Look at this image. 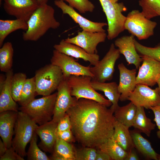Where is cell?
I'll list each match as a JSON object with an SVG mask.
<instances>
[{
	"instance_id": "obj_11",
	"label": "cell",
	"mask_w": 160,
	"mask_h": 160,
	"mask_svg": "<svg viewBox=\"0 0 160 160\" xmlns=\"http://www.w3.org/2000/svg\"><path fill=\"white\" fill-rule=\"evenodd\" d=\"M127 100L137 107H143L147 109L151 107L160 105L159 88L153 89L145 85L137 84Z\"/></svg>"
},
{
	"instance_id": "obj_18",
	"label": "cell",
	"mask_w": 160,
	"mask_h": 160,
	"mask_svg": "<svg viewBox=\"0 0 160 160\" xmlns=\"http://www.w3.org/2000/svg\"><path fill=\"white\" fill-rule=\"evenodd\" d=\"M119 72V81L118 90L121 95V101L127 100L130 94L134 90L136 83V69L130 70L121 63L118 65Z\"/></svg>"
},
{
	"instance_id": "obj_17",
	"label": "cell",
	"mask_w": 160,
	"mask_h": 160,
	"mask_svg": "<svg viewBox=\"0 0 160 160\" xmlns=\"http://www.w3.org/2000/svg\"><path fill=\"white\" fill-rule=\"evenodd\" d=\"M134 36H124L116 39L115 46L118 48L120 54L124 55L129 64H133L138 69L142 62L143 58L137 53L135 44Z\"/></svg>"
},
{
	"instance_id": "obj_24",
	"label": "cell",
	"mask_w": 160,
	"mask_h": 160,
	"mask_svg": "<svg viewBox=\"0 0 160 160\" xmlns=\"http://www.w3.org/2000/svg\"><path fill=\"white\" fill-rule=\"evenodd\" d=\"M134 147L145 158L148 159L158 160V154L153 148L151 143L143 137L137 130L130 132Z\"/></svg>"
},
{
	"instance_id": "obj_44",
	"label": "cell",
	"mask_w": 160,
	"mask_h": 160,
	"mask_svg": "<svg viewBox=\"0 0 160 160\" xmlns=\"http://www.w3.org/2000/svg\"><path fill=\"white\" fill-rule=\"evenodd\" d=\"M133 149H132L128 153V154L124 160H139L140 159Z\"/></svg>"
},
{
	"instance_id": "obj_10",
	"label": "cell",
	"mask_w": 160,
	"mask_h": 160,
	"mask_svg": "<svg viewBox=\"0 0 160 160\" xmlns=\"http://www.w3.org/2000/svg\"><path fill=\"white\" fill-rule=\"evenodd\" d=\"M120 53L114 44H111L109 49L102 59L97 64L91 67L93 79L101 82L111 80L115 71V65L119 58Z\"/></svg>"
},
{
	"instance_id": "obj_21",
	"label": "cell",
	"mask_w": 160,
	"mask_h": 160,
	"mask_svg": "<svg viewBox=\"0 0 160 160\" xmlns=\"http://www.w3.org/2000/svg\"><path fill=\"white\" fill-rule=\"evenodd\" d=\"M17 112L7 111L0 113V136L7 148L12 146Z\"/></svg>"
},
{
	"instance_id": "obj_30",
	"label": "cell",
	"mask_w": 160,
	"mask_h": 160,
	"mask_svg": "<svg viewBox=\"0 0 160 160\" xmlns=\"http://www.w3.org/2000/svg\"><path fill=\"white\" fill-rule=\"evenodd\" d=\"M14 49L10 42L4 43L0 49V69L1 71L7 73L12 69L13 63Z\"/></svg>"
},
{
	"instance_id": "obj_13",
	"label": "cell",
	"mask_w": 160,
	"mask_h": 160,
	"mask_svg": "<svg viewBox=\"0 0 160 160\" xmlns=\"http://www.w3.org/2000/svg\"><path fill=\"white\" fill-rule=\"evenodd\" d=\"M4 9L8 15L27 22L40 5L36 0H3Z\"/></svg>"
},
{
	"instance_id": "obj_3",
	"label": "cell",
	"mask_w": 160,
	"mask_h": 160,
	"mask_svg": "<svg viewBox=\"0 0 160 160\" xmlns=\"http://www.w3.org/2000/svg\"><path fill=\"white\" fill-rule=\"evenodd\" d=\"M38 126L27 114L17 112L12 146L20 156H25L26 146L30 142Z\"/></svg>"
},
{
	"instance_id": "obj_37",
	"label": "cell",
	"mask_w": 160,
	"mask_h": 160,
	"mask_svg": "<svg viewBox=\"0 0 160 160\" xmlns=\"http://www.w3.org/2000/svg\"><path fill=\"white\" fill-rule=\"evenodd\" d=\"M62 0L68 2L69 5L75 8L81 13H85L87 12H92L95 8L94 5L89 0Z\"/></svg>"
},
{
	"instance_id": "obj_35",
	"label": "cell",
	"mask_w": 160,
	"mask_h": 160,
	"mask_svg": "<svg viewBox=\"0 0 160 160\" xmlns=\"http://www.w3.org/2000/svg\"><path fill=\"white\" fill-rule=\"evenodd\" d=\"M37 135L35 132L30 142V145L27 155L28 160H50L45 153L43 152L37 145Z\"/></svg>"
},
{
	"instance_id": "obj_7",
	"label": "cell",
	"mask_w": 160,
	"mask_h": 160,
	"mask_svg": "<svg viewBox=\"0 0 160 160\" xmlns=\"http://www.w3.org/2000/svg\"><path fill=\"white\" fill-rule=\"evenodd\" d=\"M92 78L86 76L71 75L67 80L71 88V95L77 100L84 98L95 101L107 107L111 102L97 92L91 85Z\"/></svg>"
},
{
	"instance_id": "obj_34",
	"label": "cell",
	"mask_w": 160,
	"mask_h": 160,
	"mask_svg": "<svg viewBox=\"0 0 160 160\" xmlns=\"http://www.w3.org/2000/svg\"><path fill=\"white\" fill-rule=\"evenodd\" d=\"M27 78L23 73H17L14 74L11 83L12 95L13 100L18 102L19 100L22 90Z\"/></svg>"
},
{
	"instance_id": "obj_45",
	"label": "cell",
	"mask_w": 160,
	"mask_h": 160,
	"mask_svg": "<svg viewBox=\"0 0 160 160\" xmlns=\"http://www.w3.org/2000/svg\"><path fill=\"white\" fill-rule=\"evenodd\" d=\"M7 149L3 141L0 140V157L3 156Z\"/></svg>"
},
{
	"instance_id": "obj_25",
	"label": "cell",
	"mask_w": 160,
	"mask_h": 160,
	"mask_svg": "<svg viewBox=\"0 0 160 160\" xmlns=\"http://www.w3.org/2000/svg\"><path fill=\"white\" fill-rule=\"evenodd\" d=\"M129 128L116 120L113 137L116 142L125 151L129 152L134 145Z\"/></svg>"
},
{
	"instance_id": "obj_15",
	"label": "cell",
	"mask_w": 160,
	"mask_h": 160,
	"mask_svg": "<svg viewBox=\"0 0 160 160\" xmlns=\"http://www.w3.org/2000/svg\"><path fill=\"white\" fill-rule=\"evenodd\" d=\"M142 64L139 68L136 76V84L152 87L156 83L160 75V62L151 57L141 56Z\"/></svg>"
},
{
	"instance_id": "obj_16",
	"label": "cell",
	"mask_w": 160,
	"mask_h": 160,
	"mask_svg": "<svg viewBox=\"0 0 160 160\" xmlns=\"http://www.w3.org/2000/svg\"><path fill=\"white\" fill-rule=\"evenodd\" d=\"M54 2L61 9L63 14L68 15L83 30L92 32H105L103 27L108 25L106 23L94 22L86 18L62 0H55Z\"/></svg>"
},
{
	"instance_id": "obj_6",
	"label": "cell",
	"mask_w": 160,
	"mask_h": 160,
	"mask_svg": "<svg viewBox=\"0 0 160 160\" xmlns=\"http://www.w3.org/2000/svg\"><path fill=\"white\" fill-rule=\"evenodd\" d=\"M106 16L108 28L107 37L112 40L124 30L127 17L122 12L127 10L122 3H118L114 0H99Z\"/></svg>"
},
{
	"instance_id": "obj_8",
	"label": "cell",
	"mask_w": 160,
	"mask_h": 160,
	"mask_svg": "<svg viewBox=\"0 0 160 160\" xmlns=\"http://www.w3.org/2000/svg\"><path fill=\"white\" fill-rule=\"evenodd\" d=\"M125 22V30L140 40L145 39L153 35L157 25L156 22L146 18L142 12L134 10L128 14Z\"/></svg>"
},
{
	"instance_id": "obj_48",
	"label": "cell",
	"mask_w": 160,
	"mask_h": 160,
	"mask_svg": "<svg viewBox=\"0 0 160 160\" xmlns=\"http://www.w3.org/2000/svg\"><path fill=\"white\" fill-rule=\"evenodd\" d=\"M156 83L157 84L158 86V88L159 90V94L160 95V75L158 78L157 81Z\"/></svg>"
},
{
	"instance_id": "obj_1",
	"label": "cell",
	"mask_w": 160,
	"mask_h": 160,
	"mask_svg": "<svg viewBox=\"0 0 160 160\" xmlns=\"http://www.w3.org/2000/svg\"><path fill=\"white\" fill-rule=\"evenodd\" d=\"M66 113L76 140L84 147L98 149L113 136L116 120L110 108L103 105L80 98Z\"/></svg>"
},
{
	"instance_id": "obj_36",
	"label": "cell",
	"mask_w": 160,
	"mask_h": 160,
	"mask_svg": "<svg viewBox=\"0 0 160 160\" xmlns=\"http://www.w3.org/2000/svg\"><path fill=\"white\" fill-rule=\"evenodd\" d=\"M135 44L137 52L141 56L149 57L160 62V44L154 47H148L141 44L135 39Z\"/></svg>"
},
{
	"instance_id": "obj_29",
	"label": "cell",
	"mask_w": 160,
	"mask_h": 160,
	"mask_svg": "<svg viewBox=\"0 0 160 160\" xmlns=\"http://www.w3.org/2000/svg\"><path fill=\"white\" fill-rule=\"evenodd\" d=\"M98 149L108 154L112 160H124L128 154V152L116 142L113 136Z\"/></svg>"
},
{
	"instance_id": "obj_31",
	"label": "cell",
	"mask_w": 160,
	"mask_h": 160,
	"mask_svg": "<svg viewBox=\"0 0 160 160\" xmlns=\"http://www.w3.org/2000/svg\"><path fill=\"white\" fill-rule=\"evenodd\" d=\"M37 95L34 76L27 79L17 102L20 106H24L35 98Z\"/></svg>"
},
{
	"instance_id": "obj_22",
	"label": "cell",
	"mask_w": 160,
	"mask_h": 160,
	"mask_svg": "<svg viewBox=\"0 0 160 160\" xmlns=\"http://www.w3.org/2000/svg\"><path fill=\"white\" fill-rule=\"evenodd\" d=\"M14 75L12 69L6 74V81L0 90V113L7 111L18 112V106L13 99L11 92V83Z\"/></svg>"
},
{
	"instance_id": "obj_41",
	"label": "cell",
	"mask_w": 160,
	"mask_h": 160,
	"mask_svg": "<svg viewBox=\"0 0 160 160\" xmlns=\"http://www.w3.org/2000/svg\"><path fill=\"white\" fill-rule=\"evenodd\" d=\"M56 136L57 138L70 143L76 140L71 129L56 132Z\"/></svg>"
},
{
	"instance_id": "obj_43",
	"label": "cell",
	"mask_w": 160,
	"mask_h": 160,
	"mask_svg": "<svg viewBox=\"0 0 160 160\" xmlns=\"http://www.w3.org/2000/svg\"><path fill=\"white\" fill-rule=\"evenodd\" d=\"M95 160H112V159L106 153L99 149H97Z\"/></svg>"
},
{
	"instance_id": "obj_39",
	"label": "cell",
	"mask_w": 160,
	"mask_h": 160,
	"mask_svg": "<svg viewBox=\"0 0 160 160\" xmlns=\"http://www.w3.org/2000/svg\"><path fill=\"white\" fill-rule=\"evenodd\" d=\"M71 123L69 115L66 113L57 123L56 132H61L71 129Z\"/></svg>"
},
{
	"instance_id": "obj_32",
	"label": "cell",
	"mask_w": 160,
	"mask_h": 160,
	"mask_svg": "<svg viewBox=\"0 0 160 160\" xmlns=\"http://www.w3.org/2000/svg\"><path fill=\"white\" fill-rule=\"evenodd\" d=\"M76 151L71 143L57 137L53 152L61 156L65 160H76Z\"/></svg>"
},
{
	"instance_id": "obj_9",
	"label": "cell",
	"mask_w": 160,
	"mask_h": 160,
	"mask_svg": "<svg viewBox=\"0 0 160 160\" xmlns=\"http://www.w3.org/2000/svg\"><path fill=\"white\" fill-rule=\"evenodd\" d=\"M72 57L54 49L50 59L51 63L58 67L61 70L64 79H68L71 75L86 76L93 78L89 66L80 64Z\"/></svg>"
},
{
	"instance_id": "obj_4",
	"label": "cell",
	"mask_w": 160,
	"mask_h": 160,
	"mask_svg": "<svg viewBox=\"0 0 160 160\" xmlns=\"http://www.w3.org/2000/svg\"><path fill=\"white\" fill-rule=\"evenodd\" d=\"M57 92L49 95L34 98L28 104L19 108L18 110L27 114L39 125L52 119Z\"/></svg>"
},
{
	"instance_id": "obj_46",
	"label": "cell",
	"mask_w": 160,
	"mask_h": 160,
	"mask_svg": "<svg viewBox=\"0 0 160 160\" xmlns=\"http://www.w3.org/2000/svg\"><path fill=\"white\" fill-rule=\"evenodd\" d=\"M6 76L4 75L1 74L0 75V90L3 88L5 83Z\"/></svg>"
},
{
	"instance_id": "obj_38",
	"label": "cell",
	"mask_w": 160,
	"mask_h": 160,
	"mask_svg": "<svg viewBox=\"0 0 160 160\" xmlns=\"http://www.w3.org/2000/svg\"><path fill=\"white\" fill-rule=\"evenodd\" d=\"M97 151L95 148L84 147L76 151V160H95Z\"/></svg>"
},
{
	"instance_id": "obj_14",
	"label": "cell",
	"mask_w": 160,
	"mask_h": 160,
	"mask_svg": "<svg viewBox=\"0 0 160 160\" xmlns=\"http://www.w3.org/2000/svg\"><path fill=\"white\" fill-rule=\"evenodd\" d=\"M107 37L105 32H92L82 30L79 32L76 36L64 40L80 47L88 53L94 54L97 53V45L104 42Z\"/></svg>"
},
{
	"instance_id": "obj_12",
	"label": "cell",
	"mask_w": 160,
	"mask_h": 160,
	"mask_svg": "<svg viewBox=\"0 0 160 160\" xmlns=\"http://www.w3.org/2000/svg\"><path fill=\"white\" fill-rule=\"evenodd\" d=\"M57 94L52 120L58 123L78 100L71 95V89L67 79H63L57 89Z\"/></svg>"
},
{
	"instance_id": "obj_40",
	"label": "cell",
	"mask_w": 160,
	"mask_h": 160,
	"mask_svg": "<svg viewBox=\"0 0 160 160\" xmlns=\"http://www.w3.org/2000/svg\"><path fill=\"white\" fill-rule=\"evenodd\" d=\"M0 160H24L11 146L7 149L4 155L0 157Z\"/></svg>"
},
{
	"instance_id": "obj_47",
	"label": "cell",
	"mask_w": 160,
	"mask_h": 160,
	"mask_svg": "<svg viewBox=\"0 0 160 160\" xmlns=\"http://www.w3.org/2000/svg\"><path fill=\"white\" fill-rule=\"evenodd\" d=\"M40 5L47 4L48 0H36Z\"/></svg>"
},
{
	"instance_id": "obj_19",
	"label": "cell",
	"mask_w": 160,
	"mask_h": 160,
	"mask_svg": "<svg viewBox=\"0 0 160 160\" xmlns=\"http://www.w3.org/2000/svg\"><path fill=\"white\" fill-rule=\"evenodd\" d=\"M54 49L67 55L76 59H81L89 62L91 65L95 66L100 60V56L97 54L88 53L80 47L62 40L58 44L53 46Z\"/></svg>"
},
{
	"instance_id": "obj_23",
	"label": "cell",
	"mask_w": 160,
	"mask_h": 160,
	"mask_svg": "<svg viewBox=\"0 0 160 160\" xmlns=\"http://www.w3.org/2000/svg\"><path fill=\"white\" fill-rule=\"evenodd\" d=\"M91 85L95 90L104 93L105 96L112 103L110 109L114 113L119 106L118 102L121 95L118 90V85L117 83L115 82H101L92 79Z\"/></svg>"
},
{
	"instance_id": "obj_33",
	"label": "cell",
	"mask_w": 160,
	"mask_h": 160,
	"mask_svg": "<svg viewBox=\"0 0 160 160\" xmlns=\"http://www.w3.org/2000/svg\"><path fill=\"white\" fill-rule=\"evenodd\" d=\"M139 4L142 8V12L147 18L160 16V0H140Z\"/></svg>"
},
{
	"instance_id": "obj_2",
	"label": "cell",
	"mask_w": 160,
	"mask_h": 160,
	"mask_svg": "<svg viewBox=\"0 0 160 160\" xmlns=\"http://www.w3.org/2000/svg\"><path fill=\"white\" fill-rule=\"evenodd\" d=\"M28 28L23 34L25 41H36L50 29L60 25L55 17V10L47 4L40 5L27 22Z\"/></svg>"
},
{
	"instance_id": "obj_49",
	"label": "cell",
	"mask_w": 160,
	"mask_h": 160,
	"mask_svg": "<svg viewBox=\"0 0 160 160\" xmlns=\"http://www.w3.org/2000/svg\"><path fill=\"white\" fill-rule=\"evenodd\" d=\"M157 158L158 160H160V154H158Z\"/></svg>"
},
{
	"instance_id": "obj_27",
	"label": "cell",
	"mask_w": 160,
	"mask_h": 160,
	"mask_svg": "<svg viewBox=\"0 0 160 160\" xmlns=\"http://www.w3.org/2000/svg\"><path fill=\"white\" fill-rule=\"evenodd\" d=\"M28 28L27 22L21 19L0 20V47L3 44L4 41L12 32L19 29L26 31Z\"/></svg>"
},
{
	"instance_id": "obj_26",
	"label": "cell",
	"mask_w": 160,
	"mask_h": 160,
	"mask_svg": "<svg viewBox=\"0 0 160 160\" xmlns=\"http://www.w3.org/2000/svg\"><path fill=\"white\" fill-rule=\"evenodd\" d=\"M156 126V124L151 121V119L146 116L144 108L137 107L132 127L149 137L152 131L155 129Z\"/></svg>"
},
{
	"instance_id": "obj_20",
	"label": "cell",
	"mask_w": 160,
	"mask_h": 160,
	"mask_svg": "<svg viewBox=\"0 0 160 160\" xmlns=\"http://www.w3.org/2000/svg\"><path fill=\"white\" fill-rule=\"evenodd\" d=\"M57 123L52 120L36 129L35 132L41 140L38 145L44 152L52 153L57 139L56 129Z\"/></svg>"
},
{
	"instance_id": "obj_5",
	"label": "cell",
	"mask_w": 160,
	"mask_h": 160,
	"mask_svg": "<svg viewBox=\"0 0 160 160\" xmlns=\"http://www.w3.org/2000/svg\"><path fill=\"white\" fill-rule=\"evenodd\" d=\"M34 76L37 95L43 96L52 94L64 79L61 70L51 63L37 70Z\"/></svg>"
},
{
	"instance_id": "obj_42",
	"label": "cell",
	"mask_w": 160,
	"mask_h": 160,
	"mask_svg": "<svg viewBox=\"0 0 160 160\" xmlns=\"http://www.w3.org/2000/svg\"><path fill=\"white\" fill-rule=\"evenodd\" d=\"M149 109L151 110L154 114L153 121L156 122L158 129L156 135L158 138L160 139V105L150 107Z\"/></svg>"
},
{
	"instance_id": "obj_50",
	"label": "cell",
	"mask_w": 160,
	"mask_h": 160,
	"mask_svg": "<svg viewBox=\"0 0 160 160\" xmlns=\"http://www.w3.org/2000/svg\"><path fill=\"white\" fill-rule=\"evenodd\" d=\"M114 0L116 2H117V1H118V0Z\"/></svg>"
},
{
	"instance_id": "obj_28",
	"label": "cell",
	"mask_w": 160,
	"mask_h": 160,
	"mask_svg": "<svg viewBox=\"0 0 160 160\" xmlns=\"http://www.w3.org/2000/svg\"><path fill=\"white\" fill-rule=\"evenodd\" d=\"M137 106L130 102L122 106H119L113 115L116 120L128 128L132 126Z\"/></svg>"
}]
</instances>
